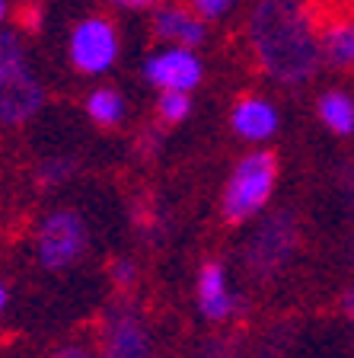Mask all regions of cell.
Here are the masks:
<instances>
[{
    "mask_svg": "<svg viewBox=\"0 0 354 358\" xmlns=\"http://www.w3.org/2000/svg\"><path fill=\"white\" fill-rule=\"evenodd\" d=\"M339 310L345 313L348 320H354V285H348V288L341 291V298H339Z\"/></svg>",
    "mask_w": 354,
    "mask_h": 358,
    "instance_id": "obj_23",
    "label": "cell"
},
{
    "mask_svg": "<svg viewBox=\"0 0 354 358\" xmlns=\"http://www.w3.org/2000/svg\"><path fill=\"white\" fill-rule=\"evenodd\" d=\"M87 115H89V122L93 125H99V128H115V125H121L125 122V96L118 93V90H112V87H96L93 93L87 96Z\"/></svg>",
    "mask_w": 354,
    "mask_h": 358,
    "instance_id": "obj_14",
    "label": "cell"
},
{
    "mask_svg": "<svg viewBox=\"0 0 354 358\" xmlns=\"http://www.w3.org/2000/svg\"><path fill=\"white\" fill-rule=\"evenodd\" d=\"M7 307H10V285L0 278V317L7 313Z\"/></svg>",
    "mask_w": 354,
    "mask_h": 358,
    "instance_id": "obj_25",
    "label": "cell"
},
{
    "mask_svg": "<svg viewBox=\"0 0 354 358\" xmlns=\"http://www.w3.org/2000/svg\"><path fill=\"white\" fill-rule=\"evenodd\" d=\"M118 52H121V38L109 16H87L71 29V38H67L71 64L87 77L109 74L118 61Z\"/></svg>",
    "mask_w": 354,
    "mask_h": 358,
    "instance_id": "obj_7",
    "label": "cell"
},
{
    "mask_svg": "<svg viewBox=\"0 0 354 358\" xmlns=\"http://www.w3.org/2000/svg\"><path fill=\"white\" fill-rule=\"evenodd\" d=\"M198 358H236V343L227 336H207L198 349Z\"/></svg>",
    "mask_w": 354,
    "mask_h": 358,
    "instance_id": "obj_20",
    "label": "cell"
},
{
    "mask_svg": "<svg viewBox=\"0 0 354 358\" xmlns=\"http://www.w3.org/2000/svg\"><path fill=\"white\" fill-rule=\"evenodd\" d=\"M42 106L45 87L26 58L22 36L16 29H0V125H26Z\"/></svg>",
    "mask_w": 354,
    "mask_h": 358,
    "instance_id": "obj_3",
    "label": "cell"
},
{
    "mask_svg": "<svg viewBox=\"0 0 354 358\" xmlns=\"http://www.w3.org/2000/svg\"><path fill=\"white\" fill-rule=\"evenodd\" d=\"M22 3H26V7H38V3H42V0H22Z\"/></svg>",
    "mask_w": 354,
    "mask_h": 358,
    "instance_id": "obj_28",
    "label": "cell"
},
{
    "mask_svg": "<svg viewBox=\"0 0 354 358\" xmlns=\"http://www.w3.org/2000/svg\"><path fill=\"white\" fill-rule=\"evenodd\" d=\"M345 259H348V266H354V234L348 237V246H345Z\"/></svg>",
    "mask_w": 354,
    "mask_h": 358,
    "instance_id": "obj_26",
    "label": "cell"
},
{
    "mask_svg": "<svg viewBox=\"0 0 354 358\" xmlns=\"http://www.w3.org/2000/svg\"><path fill=\"white\" fill-rule=\"evenodd\" d=\"M112 7H121V10H150L156 7L160 0H109Z\"/></svg>",
    "mask_w": 354,
    "mask_h": 358,
    "instance_id": "obj_24",
    "label": "cell"
},
{
    "mask_svg": "<svg viewBox=\"0 0 354 358\" xmlns=\"http://www.w3.org/2000/svg\"><path fill=\"white\" fill-rule=\"evenodd\" d=\"M335 186H339V195L345 201V208L354 211V154H348L345 160L335 170Z\"/></svg>",
    "mask_w": 354,
    "mask_h": 358,
    "instance_id": "obj_17",
    "label": "cell"
},
{
    "mask_svg": "<svg viewBox=\"0 0 354 358\" xmlns=\"http://www.w3.org/2000/svg\"><path fill=\"white\" fill-rule=\"evenodd\" d=\"M48 358H99V355H96V345H89L87 339H67Z\"/></svg>",
    "mask_w": 354,
    "mask_h": 358,
    "instance_id": "obj_21",
    "label": "cell"
},
{
    "mask_svg": "<svg viewBox=\"0 0 354 358\" xmlns=\"http://www.w3.org/2000/svg\"><path fill=\"white\" fill-rule=\"evenodd\" d=\"M319 122L339 138H351L354 134V96L345 90H325L316 99Z\"/></svg>",
    "mask_w": 354,
    "mask_h": 358,
    "instance_id": "obj_13",
    "label": "cell"
},
{
    "mask_svg": "<svg viewBox=\"0 0 354 358\" xmlns=\"http://www.w3.org/2000/svg\"><path fill=\"white\" fill-rule=\"evenodd\" d=\"M7 20V0H0V22Z\"/></svg>",
    "mask_w": 354,
    "mask_h": 358,
    "instance_id": "obj_27",
    "label": "cell"
},
{
    "mask_svg": "<svg viewBox=\"0 0 354 358\" xmlns=\"http://www.w3.org/2000/svg\"><path fill=\"white\" fill-rule=\"evenodd\" d=\"M109 278H112V285L128 291L134 282H138V262L128 259V256H115V259L109 262Z\"/></svg>",
    "mask_w": 354,
    "mask_h": 358,
    "instance_id": "obj_18",
    "label": "cell"
},
{
    "mask_svg": "<svg viewBox=\"0 0 354 358\" xmlns=\"http://www.w3.org/2000/svg\"><path fill=\"white\" fill-rule=\"evenodd\" d=\"M99 358H156L154 329L138 301L118 298L103 310L96 336Z\"/></svg>",
    "mask_w": 354,
    "mask_h": 358,
    "instance_id": "obj_5",
    "label": "cell"
},
{
    "mask_svg": "<svg viewBox=\"0 0 354 358\" xmlns=\"http://www.w3.org/2000/svg\"><path fill=\"white\" fill-rule=\"evenodd\" d=\"M77 173H80V160H77V157L54 154V157H45L42 164L36 166V182L42 189H61V186H67Z\"/></svg>",
    "mask_w": 354,
    "mask_h": 358,
    "instance_id": "obj_15",
    "label": "cell"
},
{
    "mask_svg": "<svg viewBox=\"0 0 354 358\" xmlns=\"http://www.w3.org/2000/svg\"><path fill=\"white\" fill-rule=\"evenodd\" d=\"M156 115H160L163 125H182V122L192 115V93H182V90H160Z\"/></svg>",
    "mask_w": 354,
    "mask_h": 358,
    "instance_id": "obj_16",
    "label": "cell"
},
{
    "mask_svg": "<svg viewBox=\"0 0 354 358\" xmlns=\"http://www.w3.org/2000/svg\"><path fill=\"white\" fill-rule=\"evenodd\" d=\"M134 227L140 231V237H160L163 234V221H160V211L150 208V205H138L134 208Z\"/></svg>",
    "mask_w": 354,
    "mask_h": 358,
    "instance_id": "obj_19",
    "label": "cell"
},
{
    "mask_svg": "<svg viewBox=\"0 0 354 358\" xmlns=\"http://www.w3.org/2000/svg\"><path fill=\"white\" fill-rule=\"evenodd\" d=\"M154 36L160 42L182 45V48H198L205 45L207 29L195 10L189 7H160L154 13Z\"/></svg>",
    "mask_w": 354,
    "mask_h": 358,
    "instance_id": "obj_11",
    "label": "cell"
},
{
    "mask_svg": "<svg viewBox=\"0 0 354 358\" xmlns=\"http://www.w3.org/2000/svg\"><path fill=\"white\" fill-rule=\"evenodd\" d=\"M303 246V227L297 211H262L252 234L243 240V268L256 282H274L290 268Z\"/></svg>",
    "mask_w": 354,
    "mask_h": 358,
    "instance_id": "obj_2",
    "label": "cell"
},
{
    "mask_svg": "<svg viewBox=\"0 0 354 358\" xmlns=\"http://www.w3.org/2000/svg\"><path fill=\"white\" fill-rule=\"evenodd\" d=\"M258 71L281 87H300L323 67L319 32L300 0H258L246 20Z\"/></svg>",
    "mask_w": 354,
    "mask_h": 358,
    "instance_id": "obj_1",
    "label": "cell"
},
{
    "mask_svg": "<svg viewBox=\"0 0 354 358\" xmlns=\"http://www.w3.org/2000/svg\"><path fill=\"white\" fill-rule=\"evenodd\" d=\"M205 77L201 58L195 55V48H182V45H170L163 52L150 55L144 61V80L156 90H182L192 93Z\"/></svg>",
    "mask_w": 354,
    "mask_h": 358,
    "instance_id": "obj_8",
    "label": "cell"
},
{
    "mask_svg": "<svg viewBox=\"0 0 354 358\" xmlns=\"http://www.w3.org/2000/svg\"><path fill=\"white\" fill-rule=\"evenodd\" d=\"M278 186V157L265 148H252L236 160L221 192V215L227 224H249L268 208Z\"/></svg>",
    "mask_w": 354,
    "mask_h": 358,
    "instance_id": "obj_4",
    "label": "cell"
},
{
    "mask_svg": "<svg viewBox=\"0 0 354 358\" xmlns=\"http://www.w3.org/2000/svg\"><path fill=\"white\" fill-rule=\"evenodd\" d=\"M189 3H192V10L201 20H221L233 7V0H189Z\"/></svg>",
    "mask_w": 354,
    "mask_h": 358,
    "instance_id": "obj_22",
    "label": "cell"
},
{
    "mask_svg": "<svg viewBox=\"0 0 354 358\" xmlns=\"http://www.w3.org/2000/svg\"><path fill=\"white\" fill-rule=\"evenodd\" d=\"M278 125H281V119H278L274 103L265 96H256V93L236 99L233 112H230V128L236 131L239 141H249V144L272 141Z\"/></svg>",
    "mask_w": 354,
    "mask_h": 358,
    "instance_id": "obj_10",
    "label": "cell"
},
{
    "mask_svg": "<svg viewBox=\"0 0 354 358\" xmlns=\"http://www.w3.org/2000/svg\"><path fill=\"white\" fill-rule=\"evenodd\" d=\"M195 304H198V313L207 323H227L239 313V294L230 285L223 262H201L198 275H195Z\"/></svg>",
    "mask_w": 354,
    "mask_h": 358,
    "instance_id": "obj_9",
    "label": "cell"
},
{
    "mask_svg": "<svg viewBox=\"0 0 354 358\" xmlns=\"http://www.w3.org/2000/svg\"><path fill=\"white\" fill-rule=\"evenodd\" d=\"M319 48H323V64L335 71H354V16L329 22L319 32Z\"/></svg>",
    "mask_w": 354,
    "mask_h": 358,
    "instance_id": "obj_12",
    "label": "cell"
},
{
    "mask_svg": "<svg viewBox=\"0 0 354 358\" xmlns=\"http://www.w3.org/2000/svg\"><path fill=\"white\" fill-rule=\"evenodd\" d=\"M89 224L77 208H52L36 227V259L48 272L74 268L87 256Z\"/></svg>",
    "mask_w": 354,
    "mask_h": 358,
    "instance_id": "obj_6",
    "label": "cell"
}]
</instances>
